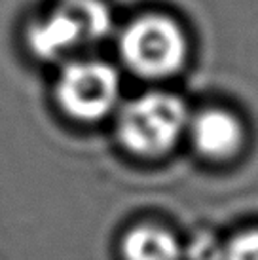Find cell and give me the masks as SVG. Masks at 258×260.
<instances>
[{
	"instance_id": "7a4b0ae2",
	"label": "cell",
	"mask_w": 258,
	"mask_h": 260,
	"mask_svg": "<svg viewBox=\"0 0 258 260\" xmlns=\"http://www.w3.org/2000/svg\"><path fill=\"white\" fill-rule=\"evenodd\" d=\"M188 109L180 97L150 91L125 103L116 120L122 148L137 158H162L177 146L188 127Z\"/></svg>"
},
{
	"instance_id": "52a82bcc",
	"label": "cell",
	"mask_w": 258,
	"mask_h": 260,
	"mask_svg": "<svg viewBox=\"0 0 258 260\" xmlns=\"http://www.w3.org/2000/svg\"><path fill=\"white\" fill-rule=\"evenodd\" d=\"M220 260H258V230L237 234L226 245Z\"/></svg>"
},
{
	"instance_id": "8992f818",
	"label": "cell",
	"mask_w": 258,
	"mask_h": 260,
	"mask_svg": "<svg viewBox=\"0 0 258 260\" xmlns=\"http://www.w3.org/2000/svg\"><path fill=\"white\" fill-rule=\"evenodd\" d=\"M123 260H180V245L169 230L141 224L123 236Z\"/></svg>"
},
{
	"instance_id": "3957f363",
	"label": "cell",
	"mask_w": 258,
	"mask_h": 260,
	"mask_svg": "<svg viewBox=\"0 0 258 260\" xmlns=\"http://www.w3.org/2000/svg\"><path fill=\"white\" fill-rule=\"evenodd\" d=\"M118 51L123 65L144 80H162L186 65L188 40L179 23L162 14L137 17L122 30Z\"/></svg>"
},
{
	"instance_id": "6da1fadb",
	"label": "cell",
	"mask_w": 258,
	"mask_h": 260,
	"mask_svg": "<svg viewBox=\"0 0 258 260\" xmlns=\"http://www.w3.org/2000/svg\"><path fill=\"white\" fill-rule=\"evenodd\" d=\"M112 30V14L103 0H55L29 21L25 44L42 63H64Z\"/></svg>"
},
{
	"instance_id": "277c9868",
	"label": "cell",
	"mask_w": 258,
	"mask_h": 260,
	"mask_svg": "<svg viewBox=\"0 0 258 260\" xmlns=\"http://www.w3.org/2000/svg\"><path fill=\"white\" fill-rule=\"evenodd\" d=\"M122 82L114 67L101 59L74 57L61 63L53 99L69 120L97 123L116 110Z\"/></svg>"
},
{
	"instance_id": "5b68a950",
	"label": "cell",
	"mask_w": 258,
	"mask_h": 260,
	"mask_svg": "<svg viewBox=\"0 0 258 260\" xmlns=\"http://www.w3.org/2000/svg\"><path fill=\"white\" fill-rule=\"evenodd\" d=\"M188 135L201 158L226 161L239 154L245 143L241 120L224 109H207L188 120Z\"/></svg>"
}]
</instances>
